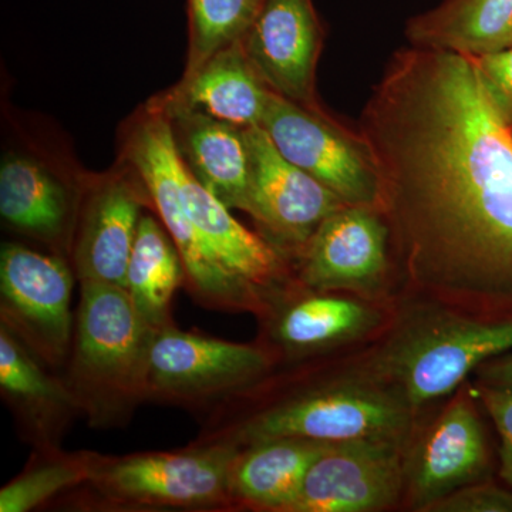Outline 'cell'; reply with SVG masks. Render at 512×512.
I'll return each mask as SVG.
<instances>
[{"label": "cell", "mask_w": 512, "mask_h": 512, "mask_svg": "<svg viewBox=\"0 0 512 512\" xmlns=\"http://www.w3.org/2000/svg\"><path fill=\"white\" fill-rule=\"evenodd\" d=\"M274 355L261 343L228 342L177 325L153 333L146 402L204 414L229 394L268 375Z\"/></svg>", "instance_id": "52a82bcc"}, {"label": "cell", "mask_w": 512, "mask_h": 512, "mask_svg": "<svg viewBox=\"0 0 512 512\" xmlns=\"http://www.w3.org/2000/svg\"><path fill=\"white\" fill-rule=\"evenodd\" d=\"M190 50L184 77L244 39L264 0H187Z\"/></svg>", "instance_id": "484cf974"}, {"label": "cell", "mask_w": 512, "mask_h": 512, "mask_svg": "<svg viewBox=\"0 0 512 512\" xmlns=\"http://www.w3.org/2000/svg\"><path fill=\"white\" fill-rule=\"evenodd\" d=\"M154 330L126 289L83 282L63 377L92 429H123L146 402Z\"/></svg>", "instance_id": "277c9868"}, {"label": "cell", "mask_w": 512, "mask_h": 512, "mask_svg": "<svg viewBox=\"0 0 512 512\" xmlns=\"http://www.w3.org/2000/svg\"><path fill=\"white\" fill-rule=\"evenodd\" d=\"M477 404L470 386H461L430 426L414 433L403 494L410 510L427 512L458 488L487 480L491 453Z\"/></svg>", "instance_id": "7c38bea8"}, {"label": "cell", "mask_w": 512, "mask_h": 512, "mask_svg": "<svg viewBox=\"0 0 512 512\" xmlns=\"http://www.w3.org/2000/svg\"><path fill=\"white\" fill-rule=\"evenodd\" d=\"M390 229L382 212L345 205L329 215L291 259L299 284L377 302L392 284Z\"/></svg>", "instance_id": "30bf717a"}, {"label": "cell", "mask_w": 512, "mask_h": 512, "mask_svg": "<svg viewBox=\"0 0 512 512\" xmlns=\"http://www.w3.org/2000/svg\"><path fill=\"white\" fill-rule=\"evenodd\" d=\"M511 349L512 306L470 309L433 299L394 316L350 372L390 387L419 414Z\"/></svg>", "instance_id": "3957f363"}, {"label": "cell", "mask_w": 512, "mask_h": 512, "mask_svg": "<svg viewBox=\"0 0 512 512\" xmlns=\"http://www.w3.org/2000/svg\"><path fill=\"white\" fill-rule=\"evenodd\" d=\"M488 96L505 123L512 127V47L503 52L471 57Z\"/></svg>", "instance_id": "f1b7e54d"}, {"label": "cell", "mask_w": 512, "mask_h": 512, "mask_svg": "<svg viewBox=\"0 0 512 512\" xmlns=\"http://www.w3.org/2000/svg\"><path fill=\"white\" fill-rule=\"evenodd\" d=\"M326 356L281 363L248 387L229 394L201 417L194 446L244 448L298 437L342 443L410 441L417 414L390 387L348 372Z\"/></svg>", "instance_id": "7a4b0ae2"}, {"label": "cell", "mask_w": 512, "mask_h": 512, "mask_svg": "<svg viewBox=\"0 0 512 512\" xmlns=\"http://www.w3.org/2000/svg\"><path fill=\"white\" fill-rule=\"evenodd\" d=\"M272 92L249 62L241 40L225 47L197 72L157 101L167 116L180 111L207 114L239 128L261 127Z\"/></svg>", "instance_id": "ffe728a7"}, {"label": "cell", "mask_w": 512, "mask_h": 512, "mask_svg": "<svg viewBox=\"0 0 512 512\" xmlns=\"http://www.w3.org/2000/svg\"><path fill=\"white\" fill-rule=\"evenodd\" d=\"M185 285L183 259L177 245L151 215H143L127 268L126 291L140 318L157 330L177 325L175 292Z\"/></svg>", "instance_id": "cb8c5ba5"}, {"label": "cell", "mask_w": 512, "mask_h": 512, "mask_svg": "<svg viewBox=\"0 0 512 512\" xmlns=\"http://www.w3.org/2000/svg\"><path fill=\"white\" fill-rule=\"evenodd\" d=\"M330 444L284 437L239 448L229 474L238 511L291 512L309 467Z\"/></svg>", "instance_id": "7402d4cb"}, {"label": "cell", "mask_w": 512, "mask_h": 512, "mask_svg": "<svg viewBox=\"0 0 512 512\" xmlns=\"http://www.w3.org/2000/svg\"><path fill=\"white\" fill-rule=\"evenodd\" d=\"M410 441L332 443L309 467L291 512H380L403 500Z\"/></svg>", "instance_id": "4fadbf2b"}, {"label": "cell", "mask_w": 512, "mask_h": 512, "mask_svg": "<svg viewBox=\"0 0 512 512\" xmlns=\"http://www.w3.org/2000/svg\"><path fill=\"white\" fill-rule=\"evenodd\" d=\"M237 453L238 448L191 443L127 456L99 453L89 480L55 505L106 512L238 511L229 488Z\"/></svg>", "instance_id": "5b68a950"}, {"label": "cell", "mask_w": 512, "mask_h": 512, "mask_svg": "<svg viewBox=\"0 0 512 512\" xmlns=\"http://www.w3.org/2000/svg\"><path fill=\"white\" fill-rule=\"evenodd\" d=\"M470 389L500 436V478L512 490V392L476 382Z\"/></svg>", "instance_id": "83f0119b"}, {"label": "cell", "mask_w": 512, "mask_h": 512, "mask_svg": "<svg viewBox=\"0 0 512 512\" xmlns=\"http://www.w3.org/2000/svg\"><path fill=\"white\" fill-rule=\"evenodd\" d=\"M126 151L158 218L177 245L185 269L184 288L194 302L211 311L261 318L266 311L264 299L221 264L185 208L181 190L185 163L170 117L150 107L131 130Z\"/></svg>", "instance_id": "8992f818"}, {"label": "cell", "mask_w": 512, "mask_h": 512, "mask_svg": "<svg viewBox=\"0 0 512 512\" xmlns=\"http://www.w3.org/2000/svg\"><path fill=\"white\" fill-rule=\"evenodd\" d=\"M360 137L407 284L463 308L512 306V133L474 60L400 50Z\"/></svg>", "instance_id": "6da1fadb"}, {"label": "cell", "mask_w": 512, "mask_h": 512, "mask_svg": "<svg viewBox=\"0 0 512 512\" xmlns=\"http://www.w3.org/2000/svg\"><path fill=\"white\" fill-rule=\"evenodd\" d=\"M148 204L143 183L126 175L106 178L84 195L70 256L80 284L96 282L126 289L128 261Z\"/></svg>", "instance_id": "2e32d148"}, {"label": "cell", "mask_w": 512, "mask_h": 512, "mask_svg": "<svg viewBox=\"0 0 512 512\" xmlns=\"http://www.w3.org/2000/svg\"><path fill=\"white\" fill-rule=\"evenodd\" d=\"M168 117L178 151L198 183L229 210L251 214V163L245 128L195 111Z\"/></svg>", "instance_id": "44dd1931"}, {"label": "cell", "mask_w": 512, "mask_h": 512, "mask_svg": "<svg viewBox=\"0 0 512 512\" xmlns=\"http://www.w3.org/2000/svg\"><path fill=\"white\" fill-rule=\"evenodd\" d=\"M181 190L185 208L212 252L231 274L261 295L266 309L279 295L301 285L288 256L239 224L229 208L198 183L187 165Z\"/></svg>", "instance_id": "ac0fdd59"}, {"label": "cell", "mask_w": 512, "mask_h": 512, "mask_svg": "<svg viewBox=\"0 0 512 512\" xmlns=\"http://www.w3.org/2000/svg\"><path fill=\"white\" fill-rule=\"evenodd\" d=\"M511 133H512V127H511Z\"/></svg>", "instance_id": "4dcf8cb0"}, {"label": "cell", "mask_w": 512, "mask_h": 512, "mask_svg": "<svg viewBox=\"0 0 512 512\" xmlns=\"http://www.w3.org/2000/svg\"><path fill=\"white\" fill-rule=\"evenodd\" d=\"M427 512H512L510 487L481 480L436 501Z\"/></svg>", "instance_id": "4316f807"}, {"label": "cell", "mask_w": 512, "mask_h": 512, "mask_svg": "<svg viewBox=\"0 0 512 512\" xmlns=\"http://www.w3.org/2000/svg\"><path fill=\"white\" fill-rule=\"evenodd\" d=\"M410 45L468 57L512 47V0H444L407 22Z\"/></svg>", "instance_id": "603a6c76"}, {"label": "cell", "mask_w": 512, "mask_h": 512, "mask_svg": "<svg viewBox=\"0 0 512 512\" xmlns=\"http://www.w3.org/2000/svg\"><path fill=\"white\" fill-rule=\"evenodd\" d=\"M392 316L379 302L298 285L274 299L258 318L259 340L276 365L330 356L383 332Z\"/></svg>", "instance_id": "8fae6325"}, {"label": "cell", "mask_w": 512, "mask_h": 512, "mask_svg": "<svg viewBox=\"0 0 512 512\" xmlns=\"http://www.w3.org/2000/svg\"><path fill=\"white\" fill-rule=\"evenodd\" d=\"M76 275L62 256L19 244L0 251V325L49 369L60 373L72 349Z\"/></svg>", "instance_id": "ba28073f"}, {"label": "cell", "mask_w": 512, "mask_h": 512, "mask_svg": "<svg viewBox=\"0 0 512 512\" xmlns=\"http://www.w3.org/2000/svg\"><path fill=\"white\" fill-rule=\"evenodd\" d=\"M262 128L276 150L348 205L379 210V178L362 137L330 120L319 107L272 93Z\"/></svg>", "instance_id": "9c48e42d"}, {"label": "cell", "mask_w": 512, "mask_h": 512, "mask_svg": "<svg viewBox=\"0 0 512 512\" xmlns=\"http://www.w3.org/2000/svg\"><path fill=\"white\" fill-rule=\"evenodd\" d=\"M0 394L20 440L32 448L62 447L79 404L63 375L49 369L0 325Z\"/></svg>", "instance_id": "e0dca14e"}, {"label": "cell", "mask_w": 512, "mask_h": 512, "mask_svg": "<svg viewBox=\"0 0 512 512\" xmlns=\"http://www.w3.org/2000/svg\"><path fill=\"white\" fill-rule=\"evenodd\" d=\"M82 198L46 165L30 157L3 158L0 167V215L3 221L70 262Z\"/></svg>", "instance_id": "d6986e66"}, {"label": "cell", "mask_w": 512, "mask_h": 512, "mask_svg": "<svg viewBox=\"0 0 512 512\" xmlns=\"http://www.w3.org/2000/svg\"><path fill=\"white\" fill-rule=\"evenodd\" d=\"M473 375L476 376V383L512 392L511 353H503V355L488 359L483 365L478 366Z\"/></svg>", "instance_id": "f546056e"}, {"label": "cell", "mask_w": 512, "mask_h": 512, "mask_svg": "<svg viewBox=\"0 0 512 512\" xmlns=\"http://www.w3.org/2000/svg\"><path fill=\"white\" fill-rule=\"evenodd\" d=\"M251 163V217L289 261L329 215L345 207L335 192L296 167L262 127L245 128Z\"/></svg>", "instance_id": "5bb4252c"}, {"label": "cell", "mask_w": 512, "mask_h": 512, "mask_svg": "<svg viewBox=\"0 0 512 512\" xmlns=\"http://www.w3.org/2000/svg\"><path fill=\"white\" fill-rule=\"evenodd\" d=\"M97 451L32 448L20 474L0 490V512H29L52 504L89 480Z\"/></svg>", "instance_id": "d4e9b609"}, {"label": "cell", "mask_w": 512, "mask_h": 512, "mask_svg": "<svg viewBox=\"0 0 512 512\" xmlns=\"http://www.w3.org/2000/svg\"><path fill=\"white\" fill-rule=\"evenodd\" d=\"M241 43L272 93L318 107L315 77L322 28L312 0H264Z\"/></svg>", "instance_id": "9a60e30c"}]
</instances>
